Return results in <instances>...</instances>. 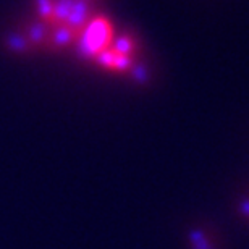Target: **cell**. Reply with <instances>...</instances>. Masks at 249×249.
Wrapping results in <instances>:
<instances>
[{"instance_id":"cell-1","label":"cell","mask_w":249,"mask_h":249,"mask_svg":"<svg viewBox=\"0 0 249 249\" xmlns=\"http://www.w3.org/2000/svg\"><path fill=\"white\" fill-rule=\"evenodd\" d=\"M115 36L117 31L110 19L102 15H94L78 39L81 42V53L92 60L94 57H97L99 53L112 46Z\"/></svg>"},{"instance_id":"cell-3","label":"cell","mask_w":249,"mask_h":249,"mask_svg":"<svg viewBox=\"0 0 249 249\" xmlns=\"http://www.w3.org/2000/svg\"><path fill=\"white\" fill-rule=\"evenodd\" d=\"M188 238L193 249H218L215 238L207 228H193Z\"/></svg>"},{"instance_id":"cell-2","label":"cell","mask_w":249,"mask_h":249,"mask_svg":"<svg viewBox=\"0 0 249 249\" xmlns=\"http://www.w3.org/2000/svg\"><path fill=\"white\" fill-rule=\"evenodd\" d=\"M126 76L131 79L138 88L146 89V88H151L154 81H156V68H154V65L142 55L141 58H138V60L134 62V65L131 67Z\"/></svg>"}]
</instances>
